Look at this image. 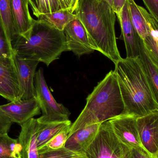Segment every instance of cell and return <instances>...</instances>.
I'll use <instances>...</instances> for the list:
<instances>
[{"label": "cell", "mask_w": 158, "mask_h": 158, "mask_svg": "<svg viewBox=\"0 0 158 158\" xmlns=\"http://www.w3.org/2000/svg\"><path fill=\"white\" fill-rule=\"evenodd\" d=\"M29 4L31 7V10L33 12V15L35 16L37 18H39L40 16L39 14V4H38V0H28Z\"/></svg>", "instance_id": "obj_32"}, {"label": "cell", "mask_w": 158, "mask_h": 158, "mask_svg": "<svg viewBox=\"0 0 158 158\" xmlns=\"http://www.w3.org/2000/svg\"><path fill=\"white\" fill-rule=\"evenodd\" d=\"M80 154L65 147L56 150H49L39 153L40 158H75Z\"/></svg>", "instance_id": "obj_26"}, {"label": "cell", "mask_w": 158, "mask_h": 158, "mask_svg": "<svg viewBox=\"0 0 158 158\" xmlns=\"http://www.w3.org/2000/svg\"><path fill=\"white\" fill-rule=\"evenodd\" d=\"M153 17L158 22V0H143Z\"/></svg>", "instance_id": "obj_30"}, {"label": "cell", "mask_w": 158, "mask_h": 158, "mask_svg": "<svg viewBox=\"0 0 158 158\" xmlns=\"http://www.w3.org/2000/svg\"><path fill=\"white\" fill-rule=\"evenodd\" d=\"M115 65L125 107L123 114L139 117L158 110V103L140 56L122 58Z\"/></svg>", "instance_id": "obj_1"}, {"label": "cell", "mask_w": 158, "mask_h": 158, "mask_svg": "<svg viewBox=\"0 0 158 158\" xmlns=\"http://www.w3.org/2000/svg\"><path fill=\"white\" fill-rule=\"evenodd\" d=\"M98 1H104V2H106L112 6V0H98Z\"/></svg>", "instance_id": "obj_37"}, {"label": "cell", "mask_w": 158, "mask_h": 158, "mask_svg": "<svg viewBox=\"0 0 158 158\" xmlns=\"http://www.w3.org/2000/svg\"><path fill=\"white\" fill-rule=\"evenodd\" d=\"M68 50L78 57L95 52L84 26L77 18L69 22L64 29Z\"/></svg>", "instance_id": "obj_10"}, {"label": "cell", "mask_w": 158, "mask_h": 158, "mask_svg": "<svg viewBox=\"0 0 158 158\" xmlns=\"http://www.w3.org/2000/svg\"><path fill=\"white\" fill-rule=\"evenodd\" d=\"M101 123L80 129L69 136L65 148L77 153H84L95 138Z\"/></svg>", "instance_id": "obj_15"}, {"label": "cell", "mask_w": 158, "mask_h": 158, "mask_svg": "<svg viewBox=\"0 0 158 158\" xmlns=\"http://www.w3.org/2000/svg\"><path fill=\"white\" fill-rule=\"evenodd\" d=\"M63 9H68L73 13L70 0H58Z\"/></svg>", "instance_id": "obj_33"}, {"label": "cell", "mask_w": 158, "mask_h": 158, "mask_svg": "<svg viewBox=\"0 0 158 158\" xmlns=\"http://www.w3.org/2000/svg\"><path fill=\"white\" fill-rule=\"evenodd\" d=\"M14 53L49 66L68 51L66 38L61 31L41 19H35L31 29L11 42Z\"/></svg>", "instance_id": "obj_4"}, {"label": "cell", "mask_w": 158, "mask_h": 158, "mask_svg": "<svg viewBox=\"0 0 158 158\" xmlns=\"http://www.w3.org/2000/svg\"><path fill=\"white\" fill-rule=\"evenodd\" d=\"M127 0H112V8L118 16L120 14Z\"/></svg>", "instance_id": "obj_31"}, {"label": "cell", "mask_w": 158, "mask_h": 158, "mask_svg": "<svg viewBox=\"0 0 158 158\" xmlns=\"http://www.w3.org/2000/svg\"><path fill=\"white\" fill-rule=\"evenodd\" d=\"M14 54L11 43L7 38L0 17V58L13 57Z\"/></svg>", "instance_id": "obj_25"}, {"label": "cell", "mask_w": 158, "mask_h": 158, "mask_svg": "<svg viewBox=\"0 0 158 158\" xmlns=\"http://www.w3.org/2000/svg\"><path fill=\"white\" fill-rule=\"evenodd\" d=\"M38 4L40 16L63 9L58 0H38Z\"/></svg>", "instance_id": "obj_27"}, {"label": "cell", "mask_w": 158, "mask_h": 158, "mask_svg": "<svg viewBox=\"0 0 158 158\" xmlns=\"http://www.w3.org/2000/svg\"><path fill=\"white\" fill-rule=\"evenodd\" d=\"M121 28V35L125 44L126 57L139 56L142 40L134 27L129 12L128 0L119 15L117 16Z\"/></svg>", "instance_id": "obj_13"}, {"label": "cell", "mask_w": 158, "mask_h": 158, "mask_svg": "<svg viewBox=\"0 0 158 158\" xmlns=\"http://www.w3.org/2000/svg\"><path fill=\"white\" fill-rule=\"evenodd\" d=\"M75 12L95 51L116 64L122 57L115 32L116 15L112 6L104 1L79 0Z\"/></svg>", "instance_id": "obj_2"}, {"label": "cell", "mask_w": 158, "mask_h": 158, "mask_svg": "<svg viewBox=\"0 0 158 158\" xmlns=\"http://www.w3.org/2000/svg\"><path fill=\"white\" fill-rule=\"evenodd\" d=\"M149 28V35L143 40L144 49L150 61L158 69V22L146 10L138 6Z\"/></svg>", "instance_id": "obj_16"}, {"label": "cell", "mask_w": 158, "mask_h": 158, "mask_svg": "<svg viewBox=\"0 0 158 158\" xmlns=\"http://www.w3.org/2000/svg\"><path fill=\"white\" fill-rule=\"evenodd\" d=\"M123 158H130V149L126 147Z\"/></svg>", "instance_id": "obj_35"}, {"label": "cell", "mask_w": 158, "mask_h": 158, "mask_svg": "<svg viewBox=\"0 0 158 158\" xmlns=\"http://www.w3.org/2000/svg\"><path fill=\"white\" fill-rule=\"evenodd\" d=\"M71 124L70 120L48 124L40 123L38 122L37 141L39 150L45 146L62 130L68 126H71Z\"/></svg>", "instance_id": "obj_18"}, {"label": "cell", "mask_w": 158, "mask_h": 158, "mask_svg": "<svg viewBox=\"0 0 158 158\" xmlns=\"http://www.w3.org/2000/svg\"><path fill=\"white\" fill-rule=\"evenodd\" d=\"M131 20L135 30L143 40L149 35V28L134 0H128Z\"/></svg>", "instance_id": "obj_21"}, {"label": "cell", "mask_w": 158, "mask_h": 158, "mask_svg": "<svg viewBox=\"0 0 158 158\" xmlns=\"http://www.w3.org/2000/svg\"><path fill=\"white\" fill-rule=\"evenodd\" d=\"M12 12L17 36L28 32L35 19L31 15L28 0H11Z\"/></svg>", "instance_id": "obj_17"}, {"label": "cell", "mask_w": 158, "mask_h": 158, "mask_svg": "<svg viewBox=\"0 0 158 158\" xmlns=\"http://www.w3.org/2000/svg\"><path fill=\"white\" fill-rule=\"evenodd\" d=\"M156 158H158V155H157L156 156Z\"/></svg>", "instance_id": "obj_38"}, {"label": "cell", "mask_w": 158, "mask_h": 158, "mask_svg": "<svg viewBox=\"0 0 158 158\" xmlns=\"http://www.w3.org/2000/svg\"><path fill=\"white\" fill-rule=\"evenodd\" d=\"M136 123L142 147L156 158L158 154V110L137 117Z\"/></svg>", "instance_id": "obj_9"}, {"label": "cell", "mask_w": 158, "mask_h": 158, "mask_svg": "<svg viewBox=\"0 0 158 158\" xmlns=\"http://www.w3.org/2000/svg\"><path fill=\"white\" fill-rule=\"evenodd\" d=\"M0 158H22L18 139L11 138L8 134H0Z\"/></svg>", "instance_id": "obj_22"}, {"label": "cell", "mask_w": 158, "mask_h": 158, "mask_svg": "<svg viewBox=\"0 0 158 158\" xmlns=\"http://www.w3.org/2000/svg\"><path fill=\"white\" fill-rule=\"evenodd\" d=\"M126 148L107 121L101 123L95 138L84 153L88 158H123Z\"/></svg>", "instance_id": "obj_6"}, {"label": "cell", "mask_w": 158, "mask_h": 158, "mask_svg": "<svg viewBox=\"0 0 158 158\" xmlns=\"http://www.w3.org/2000/svg\"><path fill=\"white\" fill-rule=\"evenodd\" d=\"M0 109L13 123L21 126L35 116L40 114V108L36 97L18 99L0 106Z\"/></svg>", "instance_id": "obj_12"}, {"label": "cell", "mask_w": 158, "mask_h": 158, "mask_svg": "<svg viewBox=\"0 0 158 158\" xmlns=\"http://www.w3.org/2000/svg\"><path fill=\"white\" fill-rule=\"evenodd\" d=\"M70 126H68L57 134L45 146L39 149V153L49 150H56L65 147V145L68 138Z\"/></svg>", "instance_id": "obj_24"}, {"label": "cell", "mask_w": 158, "mask_h": 158, "mask_svg": "<svg viewBox=\"0 0 158 158\" xmlns=\"http://www.w3.org/2000/svg\"><path fill=\"white\" fill-rule=\"evenodd\" d=\"M129 114H122L109 120L120 142L129 149L143 147L139 138L136 118Z\"/></svg>", "instance_id": "obj_8"}, {"label": "cell", "mask_w": 158, "mask_h": 158, "mask_svg": "<svg viewBox=\"0 0 158 158\" xmlns=\"http://www.w3.org/2000/svg\"><path fill=\"white\" fill-rule=\"evenodd\" d=\"M13 59L20 90V99L24 100L36 97L34 78L40 62L21 57L15 53Z\"/></svg>", "instance_id": "obj_7"}, {"label": "cell", "mask_w": 158, "mask_h": 158, "mask_svg": "<svg viewBox=\"0 0 158 158\" xmlns=\"http://www.w3.org/2000/svg\"><path fill=\"white\" fill-rule=\"evenodd\" d=\"M139 56L158 103V69L153 65L148 56L144 49L143 41L141 45Z\"/></svg>", "instance_id": "obj_23"}, {"label": "cell", "mask_w": 158, "mask_h": 158, "mask_svg": "<svg viewBox=\"0 0 158 158\" xmlns=\"http://www.w3.org/2000/svg\"><path fill=\"white\" fill-rule=\"evenodd\" d=\"M13 123L0 109V134H8Z\"/></svg>", "instance_id": "obj_28"}, {"label": "cell", "mask_w": 158, "mask_h": 158, "mask_svg": "<svg viewBox=\"0 0 158 158\" xmlns=\"http://www.w3.org/2000/svg\"><path fill=\"white\" fill-rule=\"evenodd\" d=\"M0 96L10 102L20 99L13 56L0 58Z\"/></svg>", "instance_id": "obj_11"}, {"label": "cell", "mask_w": 158, "mask_h": 158, "mask_svg": "<svg viewBox=\"0 0 158 158\" xmlns=\"http://www.w3.org/2000/svg\"><path fill=\"white\" fill-rule=\"evenodd\" d=\"M75 158H88L86 156V155H85L84 153H81L80 154L79 156H78L77 157Z\"/></svg>", "instance_id": "obj_36"}, {"label": "cell", "mask_w": 158, "mask_h": 158, "mask_svg": "<svg viewBox=\"0 0 158 158\" xmlns=\"http://www.w3.org/2000/svg\"><path fill=\"white\" fill-rule=\"evenodd\" d=\"M0 17L10 42L17 36L12 12L11 0H0Z\"/></svg>", "instance_id": "obj_20"}, {"label": "cell", "mask_w": 158, "mask_h": 158, "mask_svg": "<svg viewBox=\"0 0 158 158\" xmlns=\"http://www.w3.org/2000/svg\"><path fill=\"white\" fill-rule=\"evenodd\" d=\"M86 100L85 106L70 126L69 136L82 128L124 114V103L114 70L98 83Z\"/></svg>", "instance_id": "obj_3"}, {"label": "cell", "mask_w": 158, "mask_h": 158, "mask_svg": "<svg viewBox=\"0 0 158 158\" xmlns=\"http://www.w3.org/2000/svg\"><path fill=\"white\" fill-rule=\"evenodd\" d=\"M34 85L36 97L42 112V116L37 119L38 122L48 124L69 121L70 111L56 101L46 84L42 68L35 74Z\"/></svg>", "instance_id": "obj_5"}, {"label": "cell", "mask_w": 158, "mask_h": 158, "mask_svg": "<svg viewBox=\"0 0 158 158\" xmlns=\"http://www.w3.org/2000/svg\"><path fill=\"white\" fill-rule=\"evenodd\" d=\"M77 18L76 14L68 9H61L53 13L40 15L38 19L46 22L59 30L64 31L66 26Z\"/></svg>", "instance_id": "obj_19"}, {"label": "cell", "mask_w": 158, "mask_h": 158, "mask_svg": "<svg viewBox=\"0 0 158 158\" xmlns=\"http://www.w3.org/2000/svg\"><path fill=\"white\" fill-rule=\"evenodd\" d=\"M130 158H156L142 147L130 149Z\"/></svg>", "instance_id": "obj_29"}, {"label": "cell", "mask_w": 158, "mask_h": 158, "mask_svg": "<svg viewBox=\"0 0 158 158\" xmlns=\"http://www.w3.org/2000/svg\"><path fill=\"white\" fill-rule=\"evenodd\" d=\"M79 1V0H70L71 7H72V11H73V13L75 12L76 9H77Z\"/></svg>", "instance_id": "obj_34"}, {"label": "cell", "mask_w": 158, "mask_h": 158, "mask_svg": "<svg viewBox=\"0 0 158 158\" xmlns=\"http://www.w3.org/2000/svg\"><path fill=\"white\" fill-rule=\"evenodd\" d=\"M20 126L18 141L21 146L22 158H40L37 141V119L32 118Z\"/></svg>", "instance_id": "obj_14"}]
</instances>
